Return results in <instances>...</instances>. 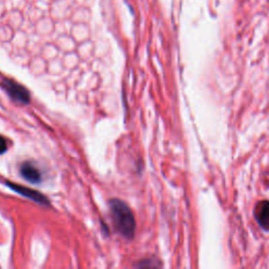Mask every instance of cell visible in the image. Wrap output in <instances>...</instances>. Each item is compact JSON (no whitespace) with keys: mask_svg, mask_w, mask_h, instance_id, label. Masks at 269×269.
I'll use <instances>...</instances> for the list:
<instances>
[{"mask_svg":"<svg viewBox=\"0 0 269 269\" xmlns=\"http://www.w3.org/2000/svg\"><path fill=\"white\" fill-rule=\"evenodd\" d=\"M4 86L6 87V89L8 91V93L11 95V97L21 103H28L30 100V96H29V93L26 91L23 86L10 81V80H6L4 82Z\"/></svg>","mask_w":269,"mask_h":269,"instance_id":"3","label":"cell"},{"mask_svg":"<svg viewBox=\"0 0 269 269\" xmlns=\"http://www.w3.org/2000/svg\"><path fill=\"white\" fill-rule=\"evenodd\" d=\"M9 147V143L7 141L6 138H4L3 136H0V154H4Z\"/></svg>","mask_w":269,"mask_h":269,"instance_id":"6","label":"cell"},{"mask_svg":"<svg viewBox=\"0 0 269 269\" xmlns=\"http://www.w3.org/2000/svg\"><path fill=\"white\" fill-rule=\"evenodd\" d=\"M110 208L116 230L123 237L131 239L136 230V222L129 207L122 201L112 200Z\"/></svg>","mask_w":269,"mask_h":269,"instance_id":"1","label":"cell"},{"mask_svg":"<svg viewBox=\"0 0 269 269\" xmlns=\"http://www.w3.org/2000/svg\"><path fill=\"white\" fill-rule=\"evenodd\" d=\"M8 185L12 188V190L16 191L17 193H19L20 195L26 197V198H30L31 200H34L35 202H38L40 204H48V199L42 196L40 193L31 190V188L28 187H23L21 185H17L14 183H10L8 182Z\"/></svg>","mask_w":269,"mask_h":269,"instance_id":"4","label":"cell"},{"mask_svg":"<svg viewBox=\"0 0 269 269\" xmlns=\"http://www.w3.org/2000/svg\"><path fill=\"white\" fill-rule=\"evenodd\" d=\"M20 172L23 178L31 183H38L41 181V172H40V170L33 163H23L21 165Z\"/></svg>","mask_w":269,"mask_h":269,"instance_id":"5","label":"cell"},{"mask_svg":"<svg viewBox=\"0 0 269 269\" xmlns=\"http://www.w3.org/2000/svg\"><path fill=\"white\" fill-rule=\"evenodd\" d=\"M254 218L262 230L269 232V201H260L254 207Z\"/></svg>","mask_w":269,"mask_h":269,"instance_id":"2","label":"cell"}]
</instances>
